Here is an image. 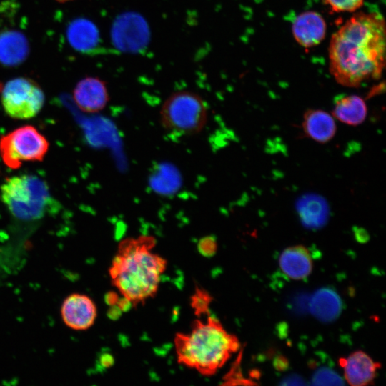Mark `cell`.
<instances>
[{
    "label": "cell",
    "mask_w": 386,
    "mask_h": 386,
    "mask_svg": "<svg viewBox=\"0 0 386 386\" xmlns=\"http://www.w3.org/2000/svg\"><path fill=\"white\" fill-rule=\"evenodd\" d=\"M210 299L207 294L203 291L197 290L192 297V306L197 315L203 314L208 311Z\"/></svg>",
    "instance_id": "cell-23"
},
{
    "label": "cell",
    "mask_w": 386,
    "mask_h": 386,
    "mask_svg": "<svg viewBox=\"0 0 386 386\" xmlns=\"http://www.w3.org/2000/svg\"><path fill=\"white\" fill-rule=\"evenodd\" d=\"M44 101L41 87L28 77L10 79L2 88V107L10 117L16 119L33 118L41 109Z\"/></svg>",
    "instance_id": "cell-7"
},
{
    "label": "cell",
    "mask_w": 386,
    "mask_h": 386,
    "mask_svg": "<svg viewBox=\"0 0 386 386\" xmlns=\"http://www.w3.org/2000/svg\"><path fill=\"white\" fill-rule=\"evenodd\" d=\"M49 149V142L31 125L16 128L0 139V155L10 169L19 168L25 161H41Z\"/></svg>",
    "instance_id": "cell-6"
},
{
    "label": "cell",
    "mask_w": 386,
    "mask_h": 386,
    "mask_svg": "<svg viewBox=\"0 0 386 386\" xmlns=\"http://www.w3.org/2000/svg\"><path fill=\"white\" fill-rule=\"evenodd\" d=\"M119 297L117 293L111 292L105 295V302L109 306L117 305Z\"/></svg>",
    "instance_id": "cell-26"
},
{
    "label": "cell",
    "mask_w": 386,
    "mask_h": 386,
    "mask_svg": "<svg viewBox=\"0 0 386 386\" xmlns=\"http://www.w3.org/2000/svg\"><path fill=\"white\" fill-rule=\"evenodd\" d=\"M58 2H60V3H64V2H67V1H72V0H55Z\"/></svg>",
    "instance_id": "cell-28"
},
{
    "label": "cell",
    "mask_w": 386,
    "mask_h": 386,
    "mask_svg": "<svg viewBox=\"0 0 386 386\" xmlns=\"http://www.w3.org/2000/svg\"><path fill=\"white\" fill-rule=\"evenodd\" d=\"M61 315L64 322L69 328L85 330L94 325L97 310L95 303L89 296L74 293L64 300Z\"/></svg>",
    "instance_id": "cell-9"
},
{
    "label": "cell",
    "mask_w": 386,
    "mask_h": 386,
    "mask_svg": "<svg viewBox=\"0 0 386 386\" xmlns=\"http://www.w3.org/2000/svg\"><path fill=\"white\" fill-rule=\"evenodd\" d=\"M0 192L10 213L21 221L43 217L54 204L47 184L32 174L7 178L1 186Z\"/></svg>",
    "instance_id": "cell-4"
},
{
    "label": "cell",
    "mask_w": 386,
    "mask_h": 386,
    "mask_svg": "<svg viewBox=\"0 0 386 386\" xmlns=\"http://www.w3.org/2000/svg\"><path fill=\"white\" fill-rule=\"evenodd\" d=\"M282 272L289 278L301 280L307 278L312 269V260L308 249L302 245L285 249L279 258Z\"/></svg>",
    "instance_id": "cell-14"
},
{
    "label": "cell",
    "mask_w": 386,
    "mask_h": 386,
    "mask_svg": "<svg viewBox=\"0 0 386 386\" xmlns=\"http://www.w3.org/2000/svg\"><path fill=\"white\" fill-rule=\"evenodd\" d=\"M100 360H101V365L104 366V367H110L114 362L112 356L108 353H105L102 355L100 357Z\"/></svg>",
    "instance_id": "cell-27"
},
{
    "label": "cell",
    "mask_w": 386,
    "mask_h": 386,
    "mask_svg": "<svg viewBox=\"0 0 386 386\" xmlns=\"http://www.w3.org/2000/svg\"><path fill=\"white\" fill-rule=\"evenodd\" d=\"M122 311L118 307L117 305L110 306V309L108 312V315L112 319H117L122 315Z\"/></svg>",
    "instance_id": "cell-25"
},
{
    "label": "cell",
    "mask_w": 386,
    "mask_h": 386,
    "mask_svg": "<svg viewBox=\"0 0 386 386\" xmlns=\"http://www.w3.org/2000/svg\"><path fill=\"white\" fill-rule=\"evenodd\" d=\"M66 38L73 49L84 53L94 50L100 40L96 26L84 18H78L69 23L66 28Z\"/></svg>",
    "instance_id": "cell-17"
},
{
    "label": "cell",
    "mask_w": 386,
    "mask_h": 386,
    "mask_svg": "<svg viewBox=\"0 0 386 386\" xmlns=\"http://www.w3.org/2000/svg\"><path fill=\"white\" fill-rule=\"evenodd\" d=\"M336 12H353L360 8L364 0H324Z\"/></svg>",
    "instance_id": "cell-21"
},
{
    "label": "cell",
    "mask_w": 386,
    "mask_h": 386,
    "mask_svg": "<svg viewBox=\"0 0 386 386\" xmlns=\"http://www.w3.org/2000/svg\"><path fill=\"white\" fill-rule=\"evenodd\" d=\"M292 31L296 41L305 49L319 44L325 38L326 24L317 12L308 11L294 19Z\"/></svg>",
    "instance_id": "cell-12"
},
{
    "label": "cell",
    "mask_w": 386,
    "mask_h": 386,
    "mask_svg": "<svg viewBox=\"0 0 386 386\" xmlns=\"http://www.w3.org/2000/svg\"><path fill=\"white\" fill-rule=\"evenodd\" d=\"M73 97L82 111L95 113L105 107L109 101V93L104 81L97 77L88 76L76 84Z\"/></svg>",
    "instance_id": "cell-10"
},
{
    "label": "cell",
    "mask_w": 386,
    "mask_h": 386,
    "mask_svg": "<svg viewBox=\"0 0 386 386\" xmlns=\"http://www.w3.org/2000/svg\"><path fill=\"white\" fill-rule=\"evenodd\" d=\"M302 129L312 140L321 144L330 141L336 133L333 116L321 109H308L303 115Z\"/></svg>",
    "instance_id": "cell-15"
},
{
    "label": "cell",
    "mask_w": 386,
    "mask_h": 386,
    "mask_svg": "<svg viewBox=\"0 0 386 386\" xmlns=\"http://www.w3.org/2000/svg\"><path fill=\"white\" fill-rule=\"evenodd\" d=\"M156 241L150 236L120 242L109 269L113 284L134 305L153 297L158 290L167 262L152 252Z\"/></svg>",
    "instance_id": "cell-2"
},
{
    "label": "cell",
    "mask_w": 386,
    "mask_h": 386,
    "mask_svg": "<svg viewBox=\"0 0 386 386\" xmlns=\"http://www.w3.org/2000/svg\"><path fill=\"white\" fill-rule=\"evenodd\" d=\"M145 20L138 14L128 13L117 19L112 29V39L117 48L124 51H137L149 40Z\"/></svg>",
    "instance_id": "cell-8"
},
{
    "label": "cell",
    "mask_w": 386,
    "mask_h": 386,
    "mask_svg": "<svg viewBox=\"0 0 386 386\" xmlns=\"http://www.w3.org/2000/svg\"><path fill=\"white\" fill-rule=\"evenodd\" d=\"M299 208L300 219L307 228L319 229L327 221V209L320 198L306 197L300 201Z\"/></svg>",
    "instance_id": "cell-19"
},
{
    "label": "cell",
    "mask_w": 386,
    "mask_h": 386,
    "mask_svg": "<svg viewBox=\"0 0 386 386\" xmlns=\"http://www.w3.org/2000/svg\"><path fill=\"white\" fill-rule=\"evenodd\" d=\"M207 108L202 98L190 91L172 94L163 103L160 122L169 134L188 137L199 133L207 124Z\"/></svg>",
    "instance_id": "cell-5"
},
{
    "label": "cell",
    "mask_w": 386,
    "mask_h": 386,
    "mask_svg": "<svg viewBox=\"0 0 386 386\" xmlns=\"http://www.w3.org/2000/svg\"><path fill=\"white\" fill-rule=\"evenodd\" d=\"M197 248L202 255L212 257L217 249L216 239L212 236L204 237L199 241Z\"/></svg>",
    "instance_id": "cell-22"
},
{
    "label": "cell",
    "mask_w": 386,
    "mask_h": 386,
    "mask_svg": "<svg viewBox=\"0 0 386 386\" xmlns=\"http://www.w3.org/2000/svg\"><path fill=\"white\" fill-rule=\"evenodd\" d=\"M174 345L181 364L210 375L238 350L239 342L217 319L208 317L204 322L196 320L189 332L176 335Z\"/></svg>",
    "instance_id": "cell-3"
},
{
    "label": "cell",
    "mask_w": 386,
    "mask_h": 386,
    "mask_svg": "<svg viewBox=\"0 0 386 386\" xmlns=\"http://www.w3.org/2000/svg\"><path fill=\"white\" fill-rule=\"evenodd\" d=\"M339 363L343 368L345 380L352 386L371 384L381 367L362 351H355L346 358H340Z\"/></svg>",
    "instance_id": "cell-11"
},
{
    "label": "cell",
    "mask_w": 386,
    "mask_h": 386,
    "mask_svg": "<svg viewBox=\"0 0 386 386\" xmlns=\"http://www.w3.org/2000/svg\"><path fill=\"white\" fill-rule=\"evenodd\" d=\"M29 49L28 39L22 32L0 31V64L9 67L20 65L29 56Z\"/></svg>",
    "instance_id": "cell-13"
},
{
    "label": "cell",
    "mask_w": 386,
    "mask_h": 386,
    "mask_svg": "<svg viewBox=\"0 0 386 386\" xmlns=\"http://www.w3.org/2000/svg\"><path fill=\"white\" fill-rule=\"evenodd\" d=\"M312 315L322 322H331L339 317L342 310L340 295L329 287L316 290L309 302Z\"/></svg>",
    "instance_id": "cell-16"
},
{
    "label": "cell",
    "mask_w": 386,
    "mask_h": 386,
    "mask_svg": "<svg viewBox=\"0 0 386 386\" xmlns=\"http://www.w3.org/2000/svg\"><path fill=\"white\" fill-rule=\"evenodd\" d=\"M385 31L380 14L359 12L332 34L330 71L337 83L358 87L381 77L385 64Z\"/></svg>",
    "instance_id": "cell-1"
},
{
    "label": "cell",
    "mask_w": 386,
    "mask_h": 386,
    "mask_svg": "<svg viewBox=\"0 0 386 386\" xmlns=\"http://www.w3.org/2000/svg\"><path fill=\"white\" fill-rule=\"evenodd\" d=\"M311 380L313 385H344L341 377L335 370L328 367L317 369L314 372Z\"/></svg>",
    "instance_id": "cell-20"
},
{
    "label": "cell",
    "mask_w": 386,
    "mask_h": 386,
    "mask_svg": "<svg viewBox=\"0 0 386 386\" xmlns=\"http://www.w3.org/2000/svg\"><path fill=\"white\" fill-rule=\"evenodd\" d=\"M367 113L363 99L357 95H345L335 99L332 116L344 124L357 126L365 121Z\"/></svg>",
    "instance_id": "cell-18"
},
{
    "label": "cell",
    "mask_w": 386,
    "mask_h": 386,
    "mask_svg": "<svg viewBox=\"0 0 386 386\" xmlns=\"http://www.w3.org/2000/svg\"><path fill=\"white\" fill-rule=\"evenodd\" d=\"M302 380V378L300 377L294 375V376H290V377H287V378H285L284 380V381L282 382V384H284V385H302V384H305V382H303Z\"/></svg>",
    "instance_id": "cell-24"
}]
</instances>
